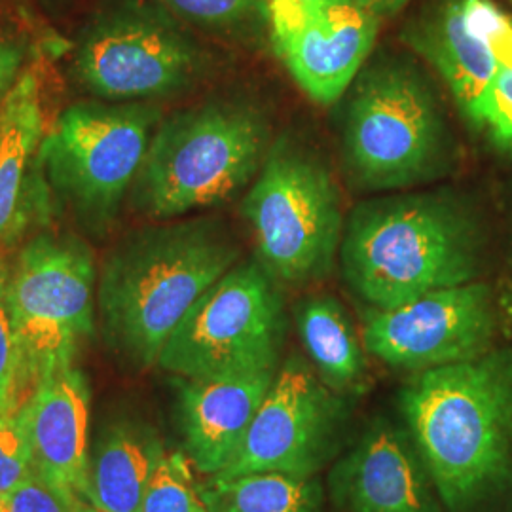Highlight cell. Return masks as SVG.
<instances>
[{
	"label": "cell",
	"instance_id": "cell-1",
	"mask_svg": "<svg viewBox=\"0 0 512 512\" xmlns=\"http://www.w3.org/2000/svg\"><path fill=\"white\" fill-rule=\"evenodd\" d=\"M401 412L446 511H478L511 488V348L414 374Z\"/></svg>",
	"mask_w": 512,
	"mask_h": 512
},
{
	"label": "cell",
	"instance_id": "cell-2",
	"mask_svg": "<svg viewBox=\"0 0 512 512\" xmlns=\"http://www.w3.org/2000/svg\"><path fill=\"white\" fill-rule=\"evenodd\" d=\"M486 236L475 209L450 190L361 203L344 226L342 272L372 310L478 281Z\"/></svg>",
	"mask_w": 512,
	"mask_h": 512
},
{
	"label": "cell",
	"instance_id": "cell-3",
	"mask_svg": "<svg viewBox=\"0 0 512 512\" xmlns=\"http://www.w3.org/2000/svg\"><path fill=\"white\" fill-rule=\"evenodd\" d=\"M241 260L217 219L147 226L118 243L103 264L97 304L105 338L135 366L158 365L184 315Z\"/></svg>",
	"mask_w": 512,
	"mask_h": 512
},
{
	"label": "cell",
	"instance_id": "cell-4",
	"mask_svg": "<svg viewBox=\"0 0 512 512\" xmlns=\"http://www.w3.org/2000/svg\"><path fill=\"white\" fill-rule=\"evenodd\" d=\"M344 162L370 192L404 190L442 177L454 141L429 76L404 57L370 63L344 95Z\"/></svg>",
	"mask_w": 512,
	"mask_h": 512
},
{
	"label": "cell",
	"instance_id": "cell-5",
	"mask_svg": "<svg viewBox=\"0 0 512 512\" xmlns=\"http://www.w3.org/2000/svg\"><path fill=\"white\" fill-rule=\"evenodd\" d=\"M270 124L249 103L213 101L175 112L154 131L131 186V205L175 219L232 200L270 152Z\"/></svg>",
	"mask_w": 512,
	"mask_h": 512
},
{
	"label": "cell",
	"instance_id": "cell-6",
	"mask_svg": "<svg viewBox=\"0 0 512 512\" xmlns=\"http://www.w3.org/2000/svg\"><path fill=\"white\" fill-rule=\"evenodd\" d=\"M258 260L279 283L327 277L344 236L342 196L329 167L308 148L272 145L243 200Z\"/></svg>",
	"mask_w": 512,
	"mask_h": 512
},
{
	"label": "cell",
	"instance_id": "cell-7",
	"mask_svg": "<svg viewBox=\"0 0 512 512\" xmlns=\"http://www.w3.org/2000/svg\"><path fill=\"white\" fill-rule=\"evenodd\" d=\"M160 122L152 103H76L42 139L48 183L88 232L109 230Z\"/></svg>",
	"mask_w": 512,
	"mask_h": 512
},
{
	"label": "cell",
	"instance_id": "cell-8",
	"mask_svg": "<svg viewBox=\"0 0 512 512\" xmlns=\"http://www.w3.org/2000/svg\"><path fill=\"white\" fill-rule=\"evenodd\" d=\"M95 281L92 249L82 239L44 234L19 251L8 300L18 338L21 404L44 378L74 366L93 332Z\"/></svg>",
	"mask_w": 512,
	"mask_h": 512
},
{
	"label": "cell",
	"instance_id": "cell-9",
	"mask_svg": "<svg viewBox=\"0 0 512 512\" xmlns=\"http://www.w3.org/2000/svg\"><path fill=\"white\" fill-rule=\"evenodd\" d=\"M285 330L279 281L258 258L239 260L184 315L158 365L188 380L277 368Z\"/></svg>",
	"mask_w": 512,
	"mask_h": 512
},
{
	"label": "cell",
	"instance_id": "cell-10",
	"mask_svg": "<svg viewBox=\"0 0 512 512\" xmlns=\"http://www.w3.org/2000/svg\"><path fill=\"white\" fill-rule=\"evenodd\" d=\"M202 71L200 50L169 19L124 6L95 19L74 55L88 92L112 103H150L183 92Z\"/></svg>",
	"mask_w": 512,
	"mask_h": 512
},
{
	"label": "cell",
	"instance_id": "cell-11",
	"mask_svg": "<svg viewBox=\"0 0 512 512\" xmlns=\"http://www.w3.org/2000/svg\"><path fill=\"white\" fill-rule=\"evenodd\" d=\"M503 315V298L478 279L431 291L391 310L368 311L363 346L385 365L418 374L494 351Z\"/></svg>",
	"mask_w": 512,
	"mask_h": 512
},
{
	"label": "cell",
	"instance_id": "cell-12",
	"mask_svg": "<svg viewBox=\"0 0 512 512\" xmlns=\"http://www.w3.org/2000/svg\"><path fill=\"white\" fill-rule=\"evenodd\" d=\"M344 423V397L321 382L311 363L293 355L277 368L238 454L213 480L255 473L317 476L336 454Z\"/></svg>",
	"mask_w": 512,
	"mask_h": 512
},
{
	"label": "cell",
	"instance_id": "cell-13",
	"mask_svg": "<svg viewBox=\"0 0 512 512\" xmlns=\"http://www.w3.org/2000/svg\"><path fill=\"white\" fill-rule=\"evenodd\" d=\"M266 19L294 82L319 105L342 99L378 35L380 19L357 4L266 0Z\"/></svg>",
	"mask_w": 512,
	"mask_h": 512
},
{
	"label": "cell",
	"instance_id": "cell-14",
	"mask_svg": "<svg viewBox=\"0 0 512 512\" xmlns=\"http://www.w3.org/2000/svg\"><path fill=\"white\" fill-rule=\"evenodd\" d=\"M342 512H442L437 488L408 429L376 421L329 476Z\"/></svg>",
	"mask_w": 512,
	"mask_h": 512
},
{
	"label": "cell",
	"instance_id": "cell-15",
	"mask_svg": "<svg viewBox=\"0 0 512 512\" xmlns=\"http://www.w3.org/2000/svg\"><path fill=\"white\" fill-rule=\"evenodd\" d=\"M18 412L38 475L71 501H86L90 387L84 374L69 366L44 378Z\"/></svg>",
	"mask_w": 512,
	"mask_h": 512
},
{
	"label": "cell",
	"instance_id": "cell-16",
	"mask_svg": "<svg viewBox=\"0 0 512 512\" xmlns=\"http://www.w3.org/2000/svg\"><path fill=\"white\" fill-rule=\"evenodd\" d=\"M279 368V366H277ZM277 368L213 378H181L179 423L190 463L215 476L234 456L274 384Z\"/></svg>",
	"mask_w": 512,
	"mask_h": 512
},
{
	"label": "cell",
	"instance_id": "cell-17",
	"mask_svg": "<svg viewBox=\"0 0 512 512\" xmlns=\"http://www.w3.org/2000/svg\"><path fill=\"white\" fill-rule=\"evenodd\" d=\"M403 40L437 69L463 116L480 128L484 97L501 63L465 16L463 0H433L410 19Z\"/></svg>",
	"mask_w": 512,
	"mask_h": 512
},
{
	"label": "cell",
	"instance_id": "cell-18",
	"mask_svg": "<svg viewBox=\"0 0 512 512\" xmlns=\"http://www.w3.org/2000/svg\"><path fill=\"white\" fill-rule=\"evenodd\" d=\"M37 63L23 69L0 103V247L25 226L31 160L44 139L42 84Z\"/></svg>",
	"mask_w": 512,
	"mask_h": 512
},
{
	"label": "cell",
	"instance_id": "cell-19",
	"mask_svg": "<svg viewBox=\"0 0 512 512\" xmlns=\"http://www.w3.org/2000/svg\"><path fill=\"white\" fill-rule=\"evenodd\" d=\"M164 454L152 429L135 421L112 423L93 448L86 501L103 512H143L150 478Z\"/></svg>",
	"mask_w": 512,
	"mask_h": 512
},
{
	"label": "cell",
	"instance_id": "cell-20",
	"mask_svg": "<svg viewBox=\"0 0 512 512\" xmlns=\"http://www.w3.org/2000/svg\"><path fill=\"white\" fill-rule=\"evenodd\" d=\"M294 321L321 382L342 397L361 393L368 376L363 340L340 300L330 294L302 298L294 308Z\"/></svg>",
	"mask_w": 512,
	"mask_h": 512
},
{
	"label": "cell",
	"instance_id": "cell-21",
	"mask_svg": "<svg viewBox=\"0 0 512 512\" xmlns=\"http://www.w3.org/2000/svg\"><path fill=\"white\" fill-rule=\"evenodd\" d=\"M205 499L217 512H323V486L317 476L255 473L211 480Z\"/></svg>",
	"mask_w": 512,
	"mask_h": 512
},
{
	"label": "cell",
	"instance_id": "cell-22",
	"mask_svg": "<svg viewBox=\"0 0 512 512\" xmlns=\"http://www.w3.org/2000/svg\"><path fill=\"white\" fill-rule=\"evenodd\" d=\"M143 512H213L194 480L186 454L165 452L150 478Z\"/></svg>",
	"mask_w": 512,
	"mask_h": 512
},
{
	"label": "cell",
	"instance_id": "cell-23",
	"mask_svg": "<svg viewBox=\"0 0 512 512\" xmlns=\"http://www.w3.org/2000/svg\"><path fill=\"white\" fill-rule=\"evenodd\" d=\"M12 266L0 256V416L21 406L19 348L8 300Z\"/></svg>",
	"mask_w": 512,
	"mask_h": 512
},
{
	"label": "cell",
	"instance_id": "cell-24",
	"mask_svg": "<svg viewBox=\"0 0 512 512\" xmlns=\"http://www.w3.org/2000/svg\"><path fill=\"white\" fill-rule=\"evenodd\" d=\"M35 473L31 446L19 412L0 416V503Z\"/></svg>",
	"mask_w": 512,
	"mask_h": 512
},
{
	"label": "cell",
	"instance_id": "cell-25",
	"mask_svg": "<svg viewBox=\"0 0 512 512\" xmlns=\"http://www.w3.org/2000/svg\"><path fill=\"white\" fill-rule=\"evenodd\" d=\"M480 128L488 129L497 147L512 150V65H499L480 110Z\"/></svg>",
	"mask_w": 512,
	"mask_h": 512
},
{
	"label": "cell",
	"instance_id": "cell-26",
	"mask_svg": "<svg viewBox=\"0 0 512 512\" xmlns=\"http://www.w3.org/2000/svg\"><path fill=\"white\" fill-rule=\"evenodd\" d=\"M181 18L207 27H224L247 18L256 8L266 10V0H162Z\"/></svg>",
	"mask_w": 512,
	"mask_h": 512
},
{
	"label": "cell",
	"instance_id": "cell-27",
	"mask_svg": "<svg viewBox=\"0 0 512 512\" xmlns=\"http://www.w3.org/2000/svg\"><path fill=\"white\" fill-rule=\"evenodd\" d=\"M78 501L57 492L37 471L4 501L6 512H74Z\"/></svg>",
	"mask_w": 512,
	"mask_h": 512
},
{
	"label": "cell",
	"instance_id": "cell-28",
	"mask_svg": "<svg viewBox=\"0 0 512 512\" xmlns=\"http://www.w3.org/2000/svg\"><path fill=\"white\" fill-rule=\"evenodd\" d=\"M23 50L8 38L0 37V103L18 82L23 71Z\"/></svg>",
	"mask_w": 512,
	"mask_h": 512
},
{
	"label": "cell",
	"instance_id": "cell-29",
	"mask_svg": "<svg viewBox=\"0 0 512 512\" xmlns=\"http://www.w3.org/2000/svg\"><path fill=\"white\" fill-rule=\"evenodd\" d=\"M410 0H355L357 6H361L366 12H370L372 16L378 19L389 18L395 16L397 12H401L404 6Z\"/></svg>",
	"mask_w": 512,
	"mask_h": 512
},
{
	"label": "cell",
	"instance_id": "cell-30",
	"mask_svg": "<svg viewBox=\"0 0 512 512\" xmlns=\"http://www.w3.org/2000/svg\"><path fill=\"white\" fill-rule=\"evenodd\" d=\"M74 512H103L99 511V509H95L93 505H90L88 501H84V499H80L78 503H76V507H74Z\"/></svg>",
	"mask_w": 512,
	"mask_h": 512
},
{
	"label": "cell",
	"instance_id": "cell-31",
	"mask_svg": "<svg viewBox=\"0 0 512 512\" xmlns=\"http://www.w3.org/2000/svg\"><path fill=\"white\" fill-rule=\"evenodd\" d=\"M503 298V306H505V310L511 311L512 313V266H511V281H509V291H507V296H501Z\"/></svg>",
	"mask_w": 512,
	"mask_h": 512
},
{
	"label": "cell",
	"instance_id": "cell-32",
	"mask_svg": "<svg viewBox=\"0 0 512 512\" xmlns=\"http://www.w3.org/2000/svg\"><path fill=\"white\" fill-rule=\"evenodd\" d=\"M317 4H355V0H310Z\"/></svg>",
	"mask_w": 512,
	"mask_h": 512
},
{
	"label": "cell",
	"instance_id": "cell-33",
	"mask_svg": "<svg viewBox=\"0 0 512 512\" xmlns=\"http://www.w3.org/2000/svg\"><path fill=\"white\" fill-rule=\"evenodd\" d=\"M0 512H6V509H4V503H0Z\"/></svg>",
	"mask_w": 512,
	"mask_h": 512
},
{
	"label": "cell",
	"instance_id": "cell-34",
	"mask_svg": "<svg viewBox=\"0 0 512 512\" xmlns=\"http://www.w3.org/2000/svg\"><path fill=\"white\" fill-rule=\"evenodd\" d=\"M509 2H511V4H512V0H509Z\"/></svg>",
	"mask_w": 512,
	"mask_h": 512
}]
</instances>
